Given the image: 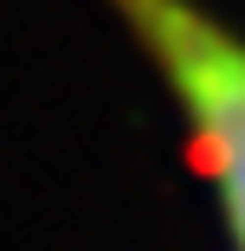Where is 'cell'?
Listing matches in <instances>:
<instances>
[{
	"instance_id": "cell-1",
	"label": "cell",
	"mask_w": 245,
	"mask_h": 251,
	"mask_svg": "<svg viewBox=\"0 0 245 251\" xmlns=\"http://www.w3.org/2000/svg\"><path fill=\"white\" fill-rule=\"evenodd\" d=\"M155 71L226 251H245V32L207 0H97Z\"/></svg>"
}]
</instances>
